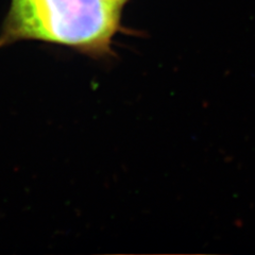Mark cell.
<instances>
[{
  "label": "cell",
  "instance_id": "cell-1",
  "mask_svg": "<svg viewBox=\"0 0 255 255\" xmlns=\"http://www.w3.org/2000/svg\"><path fill=\"white\" fill-rule=\"evenodd\" d=\"M128 0H11L0 48L41 41L71 48L95 60L110 58Z\"/></svg>",
  "mask_w": 255,
  "mask_h": 255
}]
</instances>
